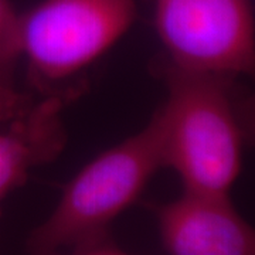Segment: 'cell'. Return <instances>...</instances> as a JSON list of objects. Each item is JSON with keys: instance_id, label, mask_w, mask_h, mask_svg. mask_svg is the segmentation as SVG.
I'll return each mask as SVG.
<instances>
[{"instance_id": "cell-1", "label": "cell", "mask_w": 255, "mask_h": 255, "mask_svg": "<svg viewBox=\"0 0 255 255\" xmlns=\"http://www.w3.org/2000/svg\"><path fill=\"white\" fill-rule=\"evenodd\" d=\"M163 167L159 124L145 128L85 164L27 240V255L81 253L107 243L112 223L125 213L157 169Z\"/></svg>"}, {"instance_id": "cell-2", "label": "cell", "mask_w": 255, "mask_h": 255, "mask_svg": "<svg viewBox=\"0 0 255 255\" xmlns=\"http://www.w3.org/2000/svg\"><path fill=\"white\" fill-rule=\"evenodd\" d=\"M167 98L155 114L163 167L183 190L230 194L243 167L244 139L224 78L170 65Z\"/></svg>"}, {"instance_id": "cell-3", "label": "cell", "mask_w": 255, "mask_h": 255, "mask_svg": "<svg viewBox=\"0 0 255 255\" xmlns=\"http://www.w3.org/2000/svg\"><path fill=\"white\" fill-rule=\"evenodd\" d=\"M136 17V0H43L20 14L21 58L38 81H61L105 54Z\"/></svg>"}, {"instance_id": "cell-4", "label": "cell", "mask_w": 255, "mask_h": 255, "mask_svg": "<svg viewBox=\"0 0 255 255\" xmlns=\"http://www.w3.org/2000/svg\"><path fill=\"white\" fill-rule=\"evenodd\" d=\"M155 27L174 68L224 80L254 71L251 0H155Z\"/></svg>"}, {"instance_id": "cell-5", "label": "cell", "mask_w": 255, "mask_h": 255, "mask_svg": "<svg viewBox=\"0 0 255 255\" xmlns=\"http://www.w3.org/2000/svg\"><path fill=\"white\" fill-rule=\"evenodd\" d=\"M166 255H255V231L230 194L183 190L156 209Z\"/></svg>"}, {"instance_id": "cell-6", "label": "cell", "mask_w": 255, "mask_h": 255, "mask_svg": "<svg viewBox=\"0 0 255 255\" xmlns=\"http://www.w3.org/2000/svg\"><path fill=\"white\" fill-rule=\"evenodd\" d=\"M70 94L48 95L9 121L0 130V214L11 191L23 186L30 173L53 162L67 145L64 114Z\"/></svg>"}, {"instance_id": "cell-7", "label": "cell", "mask_w": 255, "mask_h": 255, "mask_svg": "<svg viewBox=\"0 0 255 255\" xmlns=\"http://www.w3.org/2000/svg\"><path fill=\"white\" fill-rule=\"evenodd\" d=\"M20 58V14L9 0H0V78L10 81Z\"/></svg>"}, {"instance_id": "cell-8", "label": "cell", "mask_w": 255, "mask_h": 255, "mask_svg": "<svg viewBox=\"0 0 255 255\" xmlns=\"http://www.w3.org/2000/svg\"><path fill=\"white\" fill-rule=\"evenodd\" d=\"M33 104L27 94L17 91L11 82L0 78V124H7Z\"/></svg>"}, {"instance_id": "cell-9", "label": "cell", "mask_w": 255, "mask_h": 255, "mask_svg": "<svg viewBox=\"0 0 255 255\" xmlns=\"http://www.w3.org/2000/svg\"><path fill=\"white\" fill-rule=\"evenodd\" d=\"M74 255H130L119 250L117 247L111 246L108 243H104V244H100V246L92 247V248H88V250H84L81 253H77Z\"/></svg>"}]
</instances>
